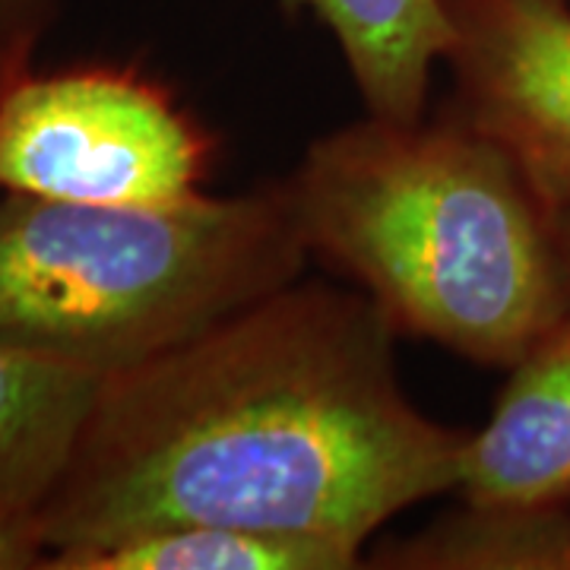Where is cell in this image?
Wrapping results in <instances>:
<instances>
[{"label":"cell","instance_id":"6da1fadb","mask_svg":"<svg viewBox=\"0 0 570 570\" xmlns=\"http://www.w3.org/2000/svg\"><path fill=\"white\" fill-rule=\"evenodd\" d=\"M393 336L362 288L302 276L105 377L39 508L48 554L194 523L365 546L456 489L469 431L409 400Z\"/></svg>","mask_w":570,"mask_h":570},{"label":"cell","instance_id":"7a4b0ae2","mask_svg":"<svg viewBox=\"0 0 570 570\" xmlns=\"http://www.w3.org/2000/svg\"><path fill=\"white\" fill-rule=\"evenodd\" d=\"M283 187L311 261L348 276L396 333L513 367L570 317L564 213L450 111L330 130Z\"/></svg>","mask_w":570,"mask_h":570},{"label":"cell","instance_id":"3957f363","mask_svg":"<svg viewBox=\"0 0 570 570\" xmlns=\"http://www.w3.org/2000/svg\"><path fill=\"white\" fill-rule=\"evenodd\" d=\"M283 181L102 206L0 197V346L115 377L305 276Z\"/></svg>","mask_w":570,"mask_h":570},{"label":"cell","instance_id":"277c9868","mask_svg":"<svg viewBox=\"0 0 570 570\" xmlns=\"http://www.w3.org/2000/svg\"><path fill=\"white\" fill-rule=\"evenodd\" d=\"M213 146L159 82L115 67L22 70L0 89V194L168 206L204 194Z\"/></svg>","mask_w":570,"mask_h":570},{"label":"cell","instance_id":"5b68a950","mask_svg":"<svg viewBox=\"0 0 570 570\" xmlns=\"http://www.w3.org/2000/svg\"><path fill=\"white\" fill-rule=\"evenodd\" d=\"M450 115L570 209V0H448Z\"/></svg>","mask_w":570,"mask_h":570},{"label":"cell","instance_id":"8992f818","mask_svg":"<svg viewBox=\"0 0 570 570\" xmlns=\"http://www.w3.org/2000/svg\"><path fill=\"white\" fill-rule=\"evenodd\" d=\"M510 371L469 431L456 491L469 504H570V317Z\"/></svg>","mask_w":570,"mask_h":570},{"label":"cell","instance_id":"52a82bcc","mask_svg":"<svg viewBox=\"0 0 570 570\" xmlns=\"http://www.w3.org/2000/svg\"><path fill=\"white\" fill-rule=\"evenodd\" d=\"M336 39L367 115L425 118L431 73L444 63L453 26L448 0H283Z\"/></svg>","mask_w":570,"mask_h":570},{"label":"cell","instance_id":"ba28073f","mask_svg":"<svg viewBox=\"0 0 570 570\" xmlns=\"http://www.w3.org/2000/svg\"><path fill=\"white\" fill-rule=\"evenodd\" d=\"M99 384L92 374L0 346V508H41Z\"/></svg>","mask_w":570,"mask_h":570},{"label":"cell","instance_id":"9c48e42d","mask_svg":"<svg viewBox=\"0 0 570 570\" xmlns=\"http://www.w3.org/2000/svg\"><path fill=\"white\" fill-rule=\"evenodd\" d=\"M365 546L321 535L245 530V527H171L92 549L55 551L48 570H352L365 568Z\"/></svg>","mask_w":570,"mask_h":570},{"label":"cell","instance_id":"30bf717a","mask_svg":"<svg viewBox=\"0 0 570 570\" xmlns=\"http://www.w3.org/2000/svg\"><path fill=\"white\" fill-rule=\"evenodd\" d=\"M387 570H570V504H469L374 551Z\"/></svg>","mask_w":570,"mask_h":570},{"label":"cell","instance_id":"8fae6325","mask_svg":"<svg viewBox=\"0 0 570 570\" xmlns=\"http://www.w3.org/2000/svg\"><path fill=\"white\" fill-rule=\"evenodd\" d=\"M48 542L41 530L39 510L0 508V570L41 568Z\"/></svg>","mask_w":570,"mask_h":570},{"label":"cell","instance_id":"7c38bea8","mask_svg":"<svg viewBox=\"0 0 570 570\" xmlns=\"http://www.w3.org/2000/svg\"><path fill=\"white\" fill-rule=\"evenodd\" d=\"M58 13V0H0V48L32 55Z\"/></svg>","mask_w":570,"mask_h":570},{"label":"cell","instance_id":"4fadbf2b","mask_svg":"<svg viewBox=\"0 0 570 570\" xmlns=\"http://www.w3.org/2000/svg\"><path fill=\"white\" fill-rule=\"evenodd\" d=\"M22 70H29V55L13 51V48H0V89Z\"/></svg>","mask_w":570,"mask_h":570},{"label":"cell","instance_id":"5bb4252c","mask_svg":"<svg viewBox=\"0 0 570 570\" xmlns=\"http://www.w3.org/2000/svg\"><path fill=\"white\" fill-rule=\"evenodd\" d=\"M564 242H568V257H570V209L564 213Z\"/></svg>","mask_w":570,"mask_h":570}]
</instances>
